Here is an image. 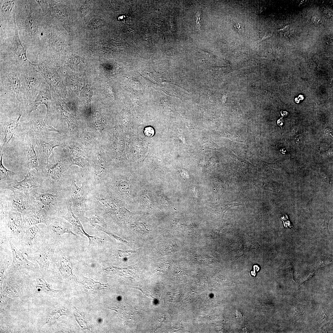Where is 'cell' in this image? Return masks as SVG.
Here are the masks:
<instances>
[{
  "mask_svg": "<svg viewBox=\"0 0 333 333\" xmlns=\"http://www.w3.org/2000/svg\"><path fill=\"white\" fill-rule=\"evenodd\" d=\"M26 230L21 213L13 210L9 211L8 220L5 226L0 228V232L4 233L9 241L15 247L23 238Z\"/></svg>",
  "mask_w": 333,
  "mask_h": 333,
  "instance_id": "obj_6",
  "label": "cell"
},
{
  "mask_svg": "<svg viewBox=\"0 0 333 333\" xmlns=\"http://www.w3.org/2000/svg\"><path fill=\"white\" fill-rule=\"evenodd\" d=\"M35 187V179L31 172L28 171L24 176V179L18 182L14 186V188L20 192L27 194L31 189Z\"/></svg>",
  "mask_w": 333,
  "mask_h": 333,
  "instance_id": "obj_21",
  "label": "cell"
},
{
  "mask_svg": "<svg viewBox=\"0 0 333 333\" xmlns=\"http://www.w3.org/2000/svg\"><path fill=\"white\" fill-rule=\"evenodd\" d=\"M60 242L46 238L39 248L27 258L39 265L44 277L47 272L57 247Z\"/></svg>",
  "mask_w": 333,
  "mask_h": 333,
  "instance_id": "obj_8",
  "label": "cell"
},
{
  "mask_svg": "<svg viewBox=\"0 0 333 333\" xmlns=\"http://www.w3.org/2000/svg\"><path fill=\"white\" fill-rule=\"evenodd\" d=\"M11 204L12 208L11 210L18 211L21 214L25 212L29 208L26 205L23 198H18L16 196H13L11 199Z\"/></svg>",
  "mask_w": 333,
  "mask_h": 333,
  "instance_id": "obj_24",
  "label": "cell"
},
{
  "mask_svg": "<svg viewBox=\"0 0 333 333\" xmlns=\"http://www.w3.org/2000/svg\"><path fill=\"white\" fill-rule=\"evenodd\" d=\"M21 214L26 230L33 225L40 223L45 224L48 218L42 208H29Z\"/></svg>",
  "mask_w": 333,
  "mask_h": 333,
  "instance_id": "obj_15",
  "label": "cell"
},
{
  "mask_svg": "<svg viewBox=\"0 0 333 333\" xmlns=\"http://www.w3.org/2000/svg\"><path fill=\"white\" fill-rule=\"evenodd\" d=\"M34 294L33 298L40 299L42 301L48 300L53 294L59 292L60 290L53 289L51 285L42 275L41 273L36 276L34 283Z\"/></svg>",
  "mask_w": 333,
  "mask_h": 333,
  "instance_id": "obj_14",
  "label": "cell"
},
{
  "mask_svg": "<svg viewBox=\"0 0 333 333\" xmlns=\"http://www.w3.org/2000/svg\"><path fill=\"white\" fill-rule=\"evenodd\" d=\"M80 137L83 142L87 144L90 143L93 138L92 133L86 131L83 132L80 134Z\"/></svg>",
  "mask_w": 333,
  "mask_h": 333,
  "instance_id": "obj_29",
  "label": "cell"
},
{
  "mask_svg": "<svg viewBox=\"0 0 333 333\" xmlns=\"http://www.w3.org/2000/svg\"><path fill=\"white\" fill-rule=\"evenodd\" d=\"M94 124L96 128L101 133L103 130V127L101 114L98 112H95L94 116Z\"/></svg>",
  "mask_w": 333,
  "mask_h": 333,
  "instance_id": "obj_27",
  "label": "cell"
},
{
  "mask_svg": "<svg viewBox=\"0 0 333 333\" xmlns=\"http://www.w3.org/2000/svg\"><path fill=\"white\" fill-rule=\"evenodd\" d=\"M102 23V22L101 19L97 18L94 19L92 20L91 22L90 23L89 25L90 27H92L93 28H96L98 27H100L101 24Z\"/></svg>",
  "mask_w": 333,
  "mask_h": 333,
  "instance_id": "obj_32",
  "label": "cell"
},
{
  "mask_svg": "<svg viewBox=\"0 0 333 333\" xmlns=\"http://www.w3.org/2000/svg\"><path fill=\"white\" fill-rule=\"evenodd\" d=\"M45 224V235L47 238L60 241L65 233L76 235L72 230L73 226L61 216L49 217Z\"/></svg>",
  "mask_w": 333,
  "mask_h": 333,
  "instance_id": "obj_9",
  "label": "cell"
},
{
  "mask_svg": "<svg viewBox=\"0 0 333 333\" xmlns=\"http://www.w3.org/2000/svg\"><path fill=\"white\" fill-rule=\"evenodd\" d=\"M62 250L59 243L49 269L44 277L47 281L54 277L60 281H68L75 277L72 273V261L69 256Z\"/></svg>",
  "mask_w": 333,
  "mask_h": 333,
  "instance_id": "obj_3",
  "label": "cell"
},
{
  "mask_svg": "<svg viewBox=\"0 0 333 333\" xmlns=\"http://www.w3.org/2000/svg\"><path fill=\"white\" fill-rule=\"evenodd\" d=\"M0 253V292H1L6 273L12 262L13 255L12 252Z\"/></svg>",
  "mask_w": 333,
  "mask_h": 333,
  "instance_id": "obj_19",
  "label": "cell"
},
{
  "mask_svg": "<svg viewBox=\"0 0 333 333\" xmlns=\"http://www.w3.org/2000/svg\"><path fill=\"white\" fill-rule=\"evenodd\" d=\"M313 22L315 24H317L320 20L319 18L317 16H314L312 19Z\"/></svg>",
  "mask_w": 333,
  "mask_h": 333,
  "instance_id": "obj_35",
  "label": "cell"
},
{
  "mask_svg": "<svg viewBox=\"0 0 333 333\" xmlns=\"http://www.w3.org/2000/svg\"><path fill=\"white\" fill-rule=\"evenodd\" d=\"M39 156L46 164L49 162V158L54 148L56 146L63 147L64 145L56 138H50L44 136L39 137L35 140Z\"/></svg>",
  "mask_w": 333,
  "mask_h": 333,
  "instance_id": "obj_12",
  "label": "cell"
},
{
  "mask_svg": "<svg viewBox=\"0 0 333 333\" xmlns=\"http://www.w3.org/2000/svg\"><path fill=\"white\" fill-rule=\"evenodd\" d=\"M45 229L46 227L40 228L37 224L30 226L27 229L23 238L16 247L27 257L39 248L46 238Z\"/></svg>",
  "mask_w": 333,
  "mask_h": 333,
  "instance_id": "obj_5",
  "label": "cell"
},
{
  "mask_svg": "<svg viewBox=\"0 0 333 333\" xmlns=\"http://www.w3.org/2000/svg\"><path fill=\"white\" fill-rule=\"evenodd\" d=\"M324 15L327 17H329L331 15L330 12L328 10H326L324 12Z\"/></svg>",
  "mask_w": 333,
  "mask_h": 333,
  "instance_id": "obj_36",
  "label": "cell"
},
{
  "mask_svg": "<svg viewBox=\"0 0 333 333\" xmlns=\"http://www.w3.org/2000/svg\"><path fill=\"white\" fill-rule=\"evenodd\" d=\"M72 205V202L71 197H70L66 202L67 212L65 215L61 217L69 222L77 232L87 236L88 238L89 242H91L94 239L95 236H90L84 231L79 217L76 216L73 212Z\"/></svg>",
  "mask_w": 333,
  "mask_h": 333,
  "instance_id": "obj_16",
  "label": "cell"
},
{
  "mask_svg": "<svg viewBox=\"0 0 333 333\" xmlns=\"http://www.w3.org/2000/svg\"><path fill=\"white\" fill-rule=\"evenodd\" d=\"M22 73V107L21 114L22 118L26 117L29 119L32 112L35 110V101L42 84L45 80L32 66L23 68Z\"/></svg>",
  "mask_w": 333,
  "mask_h": 333,
  "instance_id": "obj_2",
  "label": "cell"
},
{
  "mask_svg": "<svg viewBox=\"0 0 333 333\" xmlns=\"http://www.w3.org/2000/svg\"><path fill=\"white\" fill-rule=\"evenodd\" d=\"M200 11H199V12H198V13H197L196 15V18H197V26H198V27H199V28H200L201 26H200V22L199 21V20L200 19V17L199 16L200 15Z\"/></svg>",
  "mask_w": 333,
  "mask_h": 333,
  "instance_id": "obj_34",
  "label": "cell"
},
{
  "mask_svg": "<svg viewBox=\"0 0 333 333\" xmlns=\"http://www.w3.org/2000/svg\"><path fill=\"white\" fill-rule=\"evenodd\" d=\"M14 2L13 0H7L4 2L1 8L2 14L4 16L8 15L14 6Z\"/></svg>",
  "mask_w": 333,
  "mask_h": 333,
  "instance_id": "obj_26",
  "label": "cell"
},
{
  "mask_svg": "<svg viewBox=\"0 0 333 333\" xmlns=\"http://www.w3.org/2000/svg\"><path fill=\"white\" fill-rule=\"evenodd\" d=\"M60 109L62 116L68 124V128H71L73 124V120L70 112L66 107L63 105L60 106Z\"/></svg>",
  "mask_w": 333,
  "mask_h": 333,
  "instance_id": "obj_25",
  "label": "cell"
},
{
  "mask_svg": "<svg viewBox=\"0 0 333 333\" xmlns=\"http://www.w3.org/2000/svg\"><path fill=\"white\" fill-rule=\"evenodd\" d=\"M22 116L21 114H19L16 119L14 120H11L6 126L4 133V137L2 149L8 143L16 133L20 120L22 119Z\"/></svg>",
  "mask_w": 333,
  "mask_h": 333,
  "instance_id": "obj_22",
  "label": "cell"
},
{
  "mask_svg": "<svg viewBox=\"0 0 333 333\" xmlns=\"http://www.w3.org/2000/svg\"><path fill=\"white\" fill-rule=\"evenodd\" d=\"M36 1L39 4L43 11L46 13L47 12V8L48 7V1L36 0Z\"/></svg>",
  "mask_w": 333,
  "mask_h": 333,
  "instance_id": "obj_31",
  "label": "cell"
},
{
  "mask_svg": "<svg viewBox=\"0 0 333 333\" xmlns=\"http://www.w3.org/2000/svg\"><path fill=\"white\" fill-rule=\"evenodd\" d=\"M90 187L83 180L82 186L78 187L76 184L75 176H72V180L68 190L71 197L74 214L81 219L84 216L86 210L88 196Z\"/></svg>",
  "mask_w": 333,
  "mask_h": 333,
  "instance_id": "obj_7",
  "label": "cell"
},
{
  "mask_svg": "<svg viewBox=\"0 0 333 333\" xmlns=\"http://www.w3.org/2000/svg\"><path fill=\"white\" fill-rule=\"evenodd\" d=\"M135 252V251L133 250L123 251L117 249L116 251V254L117 257L123 258Z\"/></svg>",
  "mask_w": 333,
  "mask_h": 333,
  "instance_id": "obj_30",
  "label": "cell"
},
{
  "mask_svg": "<svg viewBox=\"0 0 333 333\" xmlns=\"http://www.w3.org/2000/svg\"><path fill=\"white\" fill-rule=\"evenodd\" d=\"M24 127L28 138L32 139L35 135H44L49 132L59 133L58 130L52 125L46 124L38 109L32 112L28 121Z\"/></svg>",
  "mask_w": 333,
  "mask_h": 333,
  "instance_id": "obj_10",
  "label": "cell"
},
{
  "mask_svg": "<svg viewBox=\"0 0 333 333\" xmlns=\"http://www.w3.org/2000/svg\"><path fill=\"white\" fill-rule=\"evenodd\" d=\"M31 2L30 11L25 23L26 32L31 35H35L38 31V24Z\"/></svg>",
  "mask_w": 333,
  "mask_h": 333,
  "instance_id": "obj_20",
  "label": "cell"
},
{
  "mask_svg": "<svg viewBox=\"0 0 333 333\" xmlns=\"http://www.w3.org/2000/svg\"><path fill=\"white\" fill-rule=\"evenodd\" d=\"M39 273L27 270H7L3 282L6 285L0 292V304L6 305L10 299L18 298L23 301L33 298L34 280Z\"/></svg>",
  "mask_w": 333,
  "mask_h": 333,
  "instance_id": "obj_1",
  "label": "cell"
},
{
  "mask_svg": "<svg viewBox=\"0 0 333 333\" xmlns=\"http://www.w3.org/2000/svg\"><path fill=\"white\" fill-rule=\"evenodd\" d=\"M2 154L1 157L0 162V180L6 179L9 177L10 173H11L12 171L7 169L3 165L2 163Z\"/></svg>",
  "mask_w": 333,
  "mask_h": 333,
  "instance_id": "obj_28",
  "label": "cell"
},
{
  "mask_svg": "<svg viewBox=\"0 0 333 333\" xmlns=\"http://www.w3.org/2000/svg\"><path fill=\"white\" fill-rule=\"evenodd\" d=\"M34 142V139L28 138L27 152V164L29 169H34L38 171L39 166Z\"/></svg>",
  "mask_w": 333,
  "mask_h": 333,
  "instance_id": "obj_18",
  "label": "cell"
},
{
  "mask_svg": "<svg viewBox=\"0 0 333 333\" xmlns=\"http://www.w3.org/2000/svg\"><path fill=\"white\" fill-rule=\"evenodd\" d=\"M23 68L12 67L1 70L0 73V90H4L15 97L20 111L22 107Z\"/></svg>",
  "mask_w": 333,
  "mask_h": 333,
  "instance_id": "obj_4",
  "label": "cell"
},
{
  "mask_svg": "<svg viewBox=\"0 0 333 333\" xmlns=\"http://www.w3.org/2000/svg\"><path fill=\"white\" fill-rule=\"evenodd\" d=\"M15 36L14 51L17 62L23 67H27L32 65V63L29 60L26 55L27 48L20 41L14 20Z\"/></svg>",
  "mask_w": 333,
  "mask_h": 333,
  "instance_id": "obj_17",
  "label": "cell"
},
{
  "mask_svg": "<svg viewBox=\"0 0 333 333\" xmlns=\"http://www.w3.org/2000/svg\"><path fill=\"white\" fill-rule=\"evenodd\" d=\"M71 154V165H77L83 168H86L87 163L81 156L80 150L77 147H69Z\"/></svg>",
  "mask_w": 333,
  "mask_h": 333,
  "instance_id": "obj_23",
  "label": "cell"
},
{
  "mask_svg": "<svg viewBox=\"0 0 333 333\" xmlns=\"http://www.w3.org/2000/svg\"><path fill=\"white\" fill-rule=\"evenodd\" d=\"M53 96L50 87L45 81L42 84L39 93L35 101L34 107L35 110L38 109V106L44 105L47 109L45 119L47 120L51 117L54 108Z\"/></svg>",
  "mask_w": 333,
  "mask_h": 333,
  "instance_id": "obj_13",
  "label": "cell"
},
{
  "mask_svg": "<svg viewBox=\"0 0 333 333\" xmlns=\"http://www.w3.org/2000/svg\"><path fill=\"white\" fill-rule=\"evenodd\" d=\"M9 242L12 251L13 260L7 269L13 271L27 270L41 273L39 265L29 261L11 242Z\"/></svg>",
  "mask_w": 333,
  "mask_h": 333,
  "instance_id": "obj_11",
  "label": "cell"
},
{
  "mask_svg": "<svg viewBox=\"0 0 333 333\" xmlns=\"http://www.w3.org/2000/svg\"><path fill=\"white\" fill-rule=\"evenodd\" d=\"M281 219L283 221L284 225L285 228H287L288 227L289 228H294L290 221L289 220L288 217L286 215L285 216H282Z\"/></svg>",
  "mask_w": 333,
  "mask_h": 333,
  "instance_id": "obj_33",
  "label": "cell"
}]
</instances>
